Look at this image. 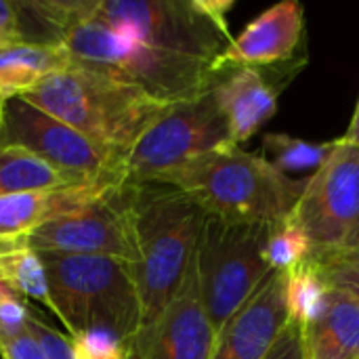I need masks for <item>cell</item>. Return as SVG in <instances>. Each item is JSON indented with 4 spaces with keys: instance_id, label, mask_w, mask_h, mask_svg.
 Masks as SVG:
<instances>
[{
    "instance_id": "27",
    "label": "cell",
    "mask_w": 359,
    "mask_h": 359,
    "mask_svg": "<svg viewBox=\"0 0 359 359\" xmlns=\"http://www.w3.org/2000/svg\"><path fill=\"white\" fill-rule=\"evenodd\" d=\"M27 330L36 339V343L40 345V349L44 351V355L48 359H74L67 337L63 332L55 330L50 324H46L44 318L40 313H36L34 309L29 313Z\"/></svg>"
},
{
    "instance_id": "26",
    "label": "cell",
    "mask_w": 359,
    "mask_h": 359,
    "mask_svg": "<svg viewBox=\"0 0 359 359\" xmlns=\"http://www.w3.org/2000/svg\"><path fill=\"white\" fill-rule=\"evenodd\" d=\"M32 309L25 299L0 282V345H6L27 332Z\"/></svg>"
},
{
    "instance_id": "3",
    "label": "cell",
    "mask_w": 359,
    "mask_h": 359,
    "mask_svg": "<svg viewBox=\"0 0 359 359\" xmlns=\"http://www.w3.org/2000/svg\"><path fill=\"white\" fill-rule=\"evenodd\" d=\"M151 181L170 185L208 217L229 223H278L292 215L305 181H292L240 145L210 149Z\"/></svg>"
},
{
    "instance_id": "32",
    "label": "cell",
    "mask_w": 359,
    "mask_h": 359,
    "mask_svg": "<svg viewBox=\"0 0 359 359\" xmlns=\"http://www.w3.org/2000/svg\"><path fill=\"white\" fill-rule=\"evenodd\" d=\"M341 250H355V252H359V225H358V229L351 233V238L347 240V244H345Z\"/></svg>"
},
{
    "instance_id": "1",
    "label": "cell",
    "mask_w": 359,
    "mask_h": 359,
    "mask_svg": "<svg viewBox=\"0 0 359 359\" xmlns=\"http://www.w3.org/2000/svg\"><path fill=\"white\" fill-rule=\"evenodd\" d=\"M128 202L137 244L139 330L135 347L154 330L175 299L194 259L206 212L179 189L158 181H128Z\"/></svg>"
},
{
    "instance_id": "9",
    "label": "cell",
    "mask_w": 359,
    "mask_h": 359,
    "mask_svg": "<svg viewBox=\"0 0 359 359\" xmlns=\"http://www.w3.org/2000/svg\"><path fill=\"white\" fill-rule=\"evenodd\" d=\"M23 147L50 166L90 181H128L126 156L88 139L21 97L4 101L0 147Z\"/></svg>"
},
{
    "instance_id": "35",
    "label": "cell",
    "mask_w": 359,
    "mask_h": 359,
    "mask_svg": "<svg viewBox=\"0 0 359 359\" xmlns=\"http://www.w3.org/2000/svg\"><path fill=\"white\" fill-rule=\"evenodd\" d=\"M11 248H13V246H11ZM2 250H6V248H2V246H0V252H2Z\"/></svg>"
},
{
    "instance_id": "25",
    "label": "cell",
    "mask_w": 359,
    "mask_h": 359,
    "mask_svg": "<svg viewBox=\"0 0 359 359\" xmlns=\"http://www.w3.org/2000/svg\"><path fill=\"white\" fill-rule=\"evenodd\" d=\"M318 273L328 286L347 290L359 303V252L355 250H332L311 257Z\"/></svg>"
},
{
    "instance_id": "16",
    "label": "cell",
    "mask_w": 359,
    "mask_h": 359,
    "mask_svg": "<svg viewBox=\"0 0 359 359\" xmlns=\"http://www.w3.org/2000/svg\"><path fill=\"white\" fill-rule=\"evenodd\" d=\"M126 181H90L63 189L27 191L0 198V246H21L38 227L109 196Z\"/></svg>"
},
{
    "instance_id": "34",
    "label": "cell",
    "mask_w": 359,
    "mask_h": 359,
    "mask_svg": "<svg viewBox=\"0 0 359 359\" xmlns=\"http://www.w3.org/2000/svg\"><path fill=\"white\" fill-rule=\"evenodd\" d=\"M2 48H6V46H4V44H2V42H0V50H2Z\"/></svg>"
},
{
    "instance_id": "5",
    "label": "cell",
    "mask_w": 359,
    "mask_h": 359,
    "mask_svg": "<svg viewBox=\"0 0 359 359\" xmlns=\"http://www.w3.org/2000/svg\"><path fill=\"white\" fill-rule=\"evenodd\" d=\"M53 316L67 339L90 328H105L130 343L139 330V294L135 265L114 257L40 255Z\"/></svg>"
},
{
    "instance_id": "29",
    "label": "cell",
    "mask_w": 359,
    "mask_h": 359,
    "mask_svg": "<svg viewBox=\"0 0 359 359\" xmlns=\"http://www.w3.org/2000/svg\"><path fill=\"white\" fill-rule=\"evenodd\" d=\"M19 8L6 0H0V42L8 48L25 40V34L19 25Z\"/></svg>"
},
{
    "instance_id": "18",
    "label": "cell",
    "mask_w": 359,
    "mask_h": 359,
    "mask_svg": "<svg viewBox=\"0 0 359 359\" xmlns=\"http://www.w3.org/2000/svg\"><path fill=\"white\" fill-rule=\"evenodd\" d=\"M72 63L57 42H21L0 50V97L11 99L34 88L44 76Z\"/></svg>"
},
{
    "instance_id": "8",
    "label": "cell",
    "mask_w": 359,
    "mask_h": 359,
    "mask_svg": "<svg viewBox=\"0 0 359 359\" xmlns=\"http://www.w3.org/2000/svg\"><path fill=\"white\" fill-rule=\"evenodd\" d=\"M229 126L210 90L170 103L126 158L128 181H151L210 149L229 145Z\"/></svg>"
},
{
    "instance_id": "11",
    "label": "cell",
    "mask_w": 359,
    "mask_h": 359,
    "mask_svg": "<svg viewBox=\"0 0 359 359\" xmlns=\"http://www.w3.org/2000/svg\"><path fill=\"white\" fill-rule=\"evenodd\" d=\"M21 246L38 255L114 257L137 265L128 181L90 206L38 227Z\"/></svg>"
},
{
    "instance_id": "7",
    "label": "cell",
    "mask_w": 359,
    "mask_h": 359,
    "mask_svg": "<svg viewBox=\"0 0 359 359\" xmlns=\"http://www.w3.org/2000/svg\"><path fill=\"white\" fill-rule=\"evenodd\" d=\"M269 229L271 223H229L206 215L194 261L215 334L271 273L265 259Z\"/></svg>"
},
{
    "instance_id": "19",
    "label": "cell",
    "mask_w": 359,
    "mask_h": 359,
    "mask_svg": "<svg viewBox=\"0 0 359 359\" xmlns=\"http://www.w3.org/2000/svg\"><path fill=\"white\" fill-rule=\"evenodd\" d=\"M82 183H90V179L63 172L23 147H0V198L27 191L63 189Z\"/></svg>"
},
{
    "instance_id": "4",
    "label": "cell",
    "mask_w": 359,
    "mask_h": 359,
    "mask_svg": "<svg viewBox=\"0 0 359 359\" xmlns=\"http://www.w3.org/2000/svg\"><path fill=\"white\" fill-rule=\"evenodd\" d=\"M72 61L118 74L154 97L177 103L212 88L217 67L210 61L149 46L88 15V2H74L69 23L57 34Z\"/></svg>"
},
{
    "instance_id": "21",
    "label": "cell",
    "mask_w": 359,
    "mask_h": 359,
    "mask_svg": "<svg viewBox=\"0 0 359 359\" xmlns=\"http://www.w3.org/2000/svg\"><path fill=\"white\" fill-rule=\"evenodd\" d=\"M334 141L330 143H311L286 133H269L263 137V151L265 160L278 168L280 172H307L318 170L328 156L332 154Z\"/></svg>"
},
{
    "instance_id": "2",
    "label": "cell",
    "mask_w": 359,
    "mask_h": 359,
    "mask_svg": "<svg viewBox=\"0 0 359 359\" xmlns=\"http://www.w3.org/2000/svg\"><path fill=\"white\" fill-rule=\"evenodd\" d=\"M19 97L126 158L170 105L118 74L76 61Z\"/></svg>"
},
{
    "instance_id": "10",
    "label": "cell",
    "mask_w": 359,
    "mask_h": 359,
    "mask_svg": "<svg viewBox=\"0 0 359 359\" xmlns=\"http://www.w3.org/2000/svg\"><path fill=\"white\" fill-rule=\"evenodd\" d=\"M313 244V255L341 250L359 225V145L337 139L328 160L307 179L290 215Z\"/></svg>"
},
{
    "instance_id": "22",
    "label": "cell",
    "mask_w": 359,
    "mask_h": 359,
    "mask_svg": "<svg viewBox=\"0 0 359 359\" xmlns=\"http://www.w3.org/2000/svg\"><path fill=\"white\" fill-rule=\"evenodd\" d=\"M330 286L318 273L316 265L307 261L305 265L286 273V303L288 316L301 328L309 326L324 309Z\"/></svg>"
},
{
    "instance_id": "6",
    "label": "cell",
    "mask_w": 359,
    "mask_h": 359,
    "mask_svg": "<svg viewBox=\"0 0 359 359\" xmlns=\"http://www.w3.org/2000/svg\"><path fill=\"white\" fill-rule=\"evenodd\" d=\"M231 0H97L88 15L149 46L219 63L231 44Z\"/></svg>"
},
{
    "instance_id": "12",
    "label": "cell",
    "mask_w": 359,
    "mask_h": 359,
    "mask_svg": "<svg viewBox=\"0 0 359 359\" xmlns=\"http://www.w3.org/2000/svg\"><path fill=\"white\" fill-rule=\"evenodd\" d=\"M307 59L292 61L286 67H250L223 65L212 82V93L227 120L233 145L248 141L263 124H267L278 109L280 88L290 80L286 74H297ZM284 65V63H282Z\"/></svg>"
},
{
    "instance_id": "13",
    "label": "cell",
    "mask_w": 359,
    "mask_h": 359,
    "mask_svg": "<svg viewBox=\"0 0 359 359\" xmlns=\"http://www.w3.org/2000/svg\"><path fill=\"white\" fill-rule=\"evenodd\" d=\"M215 341L191 259L175 299L154 330L133 347V353L135 359H210Z\"/></svg>"
},
{
    "instance_id": "31",
    "label": "cell",
    "mask_w": 359,
    "mask_h": 359,
    "mask_svg": "<svg viewBox=\"0 0 359 359\" xmlns=\"http://www.w3.org/2000/svg\"><path fill=\"white\" fill-rule=\"evenodd\" d=\"M341 139H345L347 143L359 145V101H358V107H355V114H353V120H351V124H349L347 133H345Z\"/></svg>"
},
{
    "instance_id": "17",
    "label": "cell",
    "mask_w": 359,
    "mask_h": 359,
    "mask_svg": "<svg viewBox=\"0 0 359 359\" xmlns=\"http://www.w3.org/2000/svg\"><path fill=\"white\" fill-rule=\"evenodd\" d=\"M307 359H359V303L330 286L322 313L303 328Z\"/></svg>"
},
{
    "instance_id": "23",
    "label": "cell",
    "mask_w": 359,
    "mask_h": 359,
    "mask_svg": "<svg viewBox=\"0 0 359 359\" xmlns=\"http://www.w3.org/2000/svg\"><path fill=\"white\" fill-rule=\"evenodd\" d=\"M311 257H313V244L292 217L271 223L267 246H265V259L271 271L288 273L311 261Z\"/></svg>"
},
{
    "instance_id": "30",
    "label": "cell",
    "mask_w": 359,
    "mask_h": 359,
    "mask_svg": "<svg viewBox=\"0 0 359 359\" xmlns=\"http://www.w3.org/2000/svg\"><path fill=\"white\" fill-rule=\"evenodd\" d=\"M0 358L2 359H48L44 355V351L40 349V345L36 343V339L29 334V330L25 334H21L19 339L0 345Z\"/></svg>"
},
{
    "instance_id": "24",
    "label": "cell",
    "mask_w": 359,
    "mask_h": 359,
    "mask_svg": "<svg viewBox=\"0 0 359 359\" xmlns=\"http://www.w3.org/2000/svg\"><path fill=\"white\" fill-rule=\"evenodd\" d=\"M67 341L74 359H135L130 343L105 328L82 330Z\"/></svg>"
},
{
    "instance_id": "20",
    "label": "cell",
    "mask_w": 359,
    "mask_h": 359,
    "mask_svg": "<svg viewBox=\"0 0 359 359\" xmlns=\"http://www.w3.org/2000/svg\"><path fill=\"white\" fill-rule=\"evenodd\" d=\"M0 282L19 292L23 299L38 301L53 313L46 269L42 257L25 246H13L0 255Z\"/></svg>"
},
{
    "instance_id": "28",
    "label": "cell",
    "mask_w": 359,
    "mask_h": 359,
    "mask_svg": "<svg viewBox=\"0 0 359 359\" xmlns=\"http://www.w3.org/2000/svg\"><path fill=\"white\" fill-rule=\"evenodd\" d=\"M265 359H307L305 341H303V328L297 322L290 320Z\"/></svg>"
},
{
    "instance_id": "33",
    "label": "cell",
    "mask_w": 359,
    "mask_h": 359,
    "mask_svg": "<svg viewBox=\"0 0 359 359\" xmlns=\"http://www.w3.org/2000/svg\"><path fill=\"white\" fill-rule=\"evenodd\" d=\"M4 101H6V99H4V97H0V118H2V107H4Z\"/></svg>"
},
{
    "instance_id": "15",
    "label": "cell",
    "mask_w": 359,
    "mask_h": 359,
    "mask_svg": "<svg viewBox=\"0 0 359 359\" xmlns=\"http://www.w3.org/2000/svg\"><path fill=\"white\" fill-rule=\"evenodd\" d=\"M305 38V11L297 0H284L261 13L248 23L227 46L217 63L223 65H250L269 67L297 59L299 46Z\"/></svg>"
},
{
    "instance_id": "14",
    "label": "cell",
    "mask_w": 359,
    "mask_h": 359,
    "mask_svg": "<svg viewBox=\"0 0 359 359\" xmlns=\"http://www.w3.org/2000/svg\"><path fill=\"white\" fill-rule=\"evenodd\" d=\"M288 322L286 273L271 271L217 334L210 359H265Z\"/></svg>"
}]
</instances>
